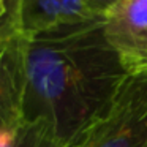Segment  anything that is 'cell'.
<instances>
[{
  "label": "cell",
  "mask_w": 147,
  "mask_h": 147,
  "mask_svg": "<svg viewBox=\"0 0 147 147\" xmlns=\"http://www.w3.org/2000/svg\"><path fill=\"white\" fill-rule=\"evenodd\" d=\"M128 78L106 41L103 22L27 38L22 122H43L60 146L73 147Z\"/></svg>",
  "instance_id": "1"
},
{
  "label": "cell",
  "mask_w": 147,
  "mask_h": 147,
  "mask_svg": "<svg viewBox=\"0 0 147 147\" xmlns=\"http://www.w3.org/2000/svg\"><path fill=\"white\" fill-rule=\"evenodd\" d=\"M73 147H147V73L128 78Z\"/></svg>",
  "instance_id": "2"
},
{
  "label": "cell",
  "mask_w": 147,
  "mask_h": 147,
  "mask_svg": "<svg viewBox=\"0 0 147 147\" xmlns=\"http://www.w3.org/2000/svg\"><path fill=\"white\" fill-rule=\"evenodd\" d=\"M111 0H19L16 18L26 38L65 35L105 21Z\"/></svg>",
  "instance_id": "3"
},
{
  "label": "cell",
  "mask_w": 147,
  "mask_h": 147,
  "mask_svg": "<svg viewBox=\"0 0 147 147\" xmlns=\"http://www.w3.org/2000/svg\"><path fill=\"white\" fill-rule=\"evenodd\" d=\"M103 33L128 76L147 73V0H111Z\"/></svg>",
  "instance_id": "4"
},
{
  "label": "cell",
  "mask_w": 147,
  "mask_h": 147,
  "mask_svg": "<svg viewBox=\"0 0 147 147\" xmlns=\"http://www.w3.org/2000/svg\"><path fill=\"white\" fill-rule=\"evenodd\" d=\"M27 38L21 33L0 41V130L22 123Z\"/></svg>",
  "instance_id": "5"
},
{
  "label": "cell",
  "mask_w": 147,
  "mask_h": 147,
  "mask_svg": "<svg viewBox=\"0 0 147 147\" xmlns=\"http://www.w3.org/2000/svg\"><path fill=\"white\" fill-rule=\"evenodd\" d=\"M10 147H63L59 144L46 123L22 122L14 131V139Z\"/></svg>",
  "instance_id": "6"
},
{
  "label": "cell",
  "mask_w": 147,
  "mask_h": 147,
  "mask_svg": "<svg viewBox=\"0 0 147 147\" xmlns=\"http://www.w3.org/2000/svg\"><path fill=\"white\" fill-rule=\"evenodd\" d=\"M16 33H19V27H18V18H16V2H13L10 13L0 19V41L5 38H10Z\"/></svg>",
  "instance_id": "7"
},
{
  "label": "cell",
  "mask_w": 147,
  "mask_h": 147,
  "mask_svg": "<svg viewBox=\"0 0 147 147\" xmlns=\"http://www.w3.org/2000/svg\"><path fill=\"white\" fill-rule=\"evenodd\" d=\"M16 130H0V147H10Z\"/></svg>",
  "instance_id": "8"
},
{
  "label": "cell",
  "mask_w": 147,
  "mask_h": 147,
  "mask_svg": "<svg viewBox=\"0 0 147 147\" xmlns=\"http://www.w3.org/2000/svg\"><path fill=\"white\" fill-rule=\"evenodd\" d=\"M11 5H13V2H5V0H0V19H2V18H5L8 13H10Z\"/></svg>",
  "instance_id": "9"
}]
</instances>
